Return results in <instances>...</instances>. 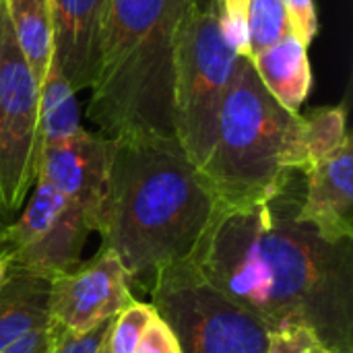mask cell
Segmentation results:
<instances>
[{
	"label": "cell",
	"instance_id": "cell-17",
	"mask_svg": "<svg viewBox=\"0 0 353 353\" xmlns=\"http://www.w3.org/2000/svg\"><path fill=\"white\" fill-rule=\"evenodd\" d=\"M302 120H304V128H302L304 168L325 155H331L345 141L352 139L347 132V110L343 103L316 108L308 114H302Z\"/></svg>",
	"mask_w": 353,
	"mask_h": 353
},
{
	"label": "cell",
	"instance_id": "cell-13",
	"mask_svg": "<svg viewBox=\"0 0 353 353\" xmlns=\"http://www.w3.org/2000/svg\"><path fill=\"white\" fill-rule=\"evenodd\" d=\"M250 64L263 87L279 105L292 114H302V105L312 87V68L308 48L294 33H288L271 48L254 54Z\"/></svg>",
	"mask_w": 353,
	"mask_h": 353
},
{
	"label": "cell",
	"instance_id": "cell-19",
	"mask_svg": "<svg viewBox=\"0 0 353 353\" xmlns=\"http://www.w3.org/2000/svg\"><path fill=\"white\" fill-rule=\"evenodd\" d=\"M155 310L151 304H143L132 300L116 319L112 321L108 333V350L110 353H134L149 323L153 321Z\"/></svg>",
	"mask_w": 353,
	"mask_h": 353
},
{
	"label": "cell",
	"instance_id": "cell-4",
	"mask_svg": "<svg viewBox=\"0 0 353 353\" xmlns=\"http://www.w3.org/2000/svg\"><path fill=\"white\" fill-rule=\"evenodd\" d=\"M302 114L279 105L259 81L250 60L221 103L211 151L199 170L221 207L275 199L304 168Z\"/></svg>",
	"mask_w": 353,
	"mask_h": 353
},
{
	"label": "cell",
	"instance_id": "cell-22",
	"mask_svg": "<svg viewBox=\"0 0 353 353\" xmlns=\"http://www.w3.org/2000/svg\"><path fill=\"white\" fill-rule=\"evenodd\" d=\"M314 337L304 329H285L269 333L265 353H321Z\"/></svg>",
	"mask_w": 353,
	"mask_h": 353
},
{
	"label": "cell",
	"instance_id": "cell-27",
	"mask_svg": "<svg viewBox=\"0 0 353 353\" xmlns=\"http://www.w3.org/2000/svg\"><path fill=\"white\" fill-rule=\"evenodd\" d=\"M99 353H110V350H108V339H105V343H103V347L99 350Z\"/></svg>",
	"mask_w": 353,
	"mask_h": 353
},
{
	"label": "cell",
	"instance_id": "cell-24",
	"mask_svg": "<svg viewBox=\"0 0 353 353\" xmlns=\"http://www.w3.org/2000/svg\"><path fill=\"white\" fill-rule=\"evenodd\" d=\"M54 339H56V335H54L52 325H46V327L21 337L19 341L10 343L0 353H52Z\"/></svg>",
	"mask_w": 353,
	"mask_h": 353
},
{
	"label": "cell",
	"instance_id": "cell-6",
	"mask_svg": "<svg viewBox=\"0 0 353 353\" xmlns=\"http://www.w3.org/2000/svg\"><path fill=\"white\" fill-rule=\"evenodd\" d=\"M149 294L153 310L170 327L182 353L267 350V327L215 290L192 261L161 269L153 277Z\"/></svg>",
	"mask_w": 353,
	"mask_h": 353
},
{
	"label": "cell",
	"instance_id": "cell-9",
	"mask_svg": "<svg viewBox=\"0 0 353 353\" xmlns=\"http://www.w3.org/2000/svg\"><path fill=\"white\" fill-rule=\"evenodd\" d=\"M130 281L120 261L99 250L89 263L50 283V325L56 331L85 333L116 319L130 302Z\"/></svg>",
	"mask_w": 353,
	"mask_h": 353
},
{
	"label": "cell",
	"instance_id": "cell-20",
	"mask_svg": "<svg viewBox=\"0 0 353 353\" xmlns=\"http://www.w3.org/2000/svg\"><path fill=\"white\" fill-rule=\"evenodd\" d=\"M114 321V319H112ZM112 321H105L85 333H68V331H56L54 327V347L52 353H99L103 347Z\"/></svg>",
	"mask_w": 353,
	"mask_h": 353
},
{
	"label": "cell",
	"instance_id": "cell-5",
	"mask_svg": "<svg viewBox=\"0 0 353 353\" xmlns=\"http://www.w3.org/2000/svg\"><path fill=\"white\" fill-rule=\"evenodd\" d=\"M225 37L219 0H188L174 66V130L196 168L207 161L221 103L240 66Z\"/></svg>",
	"mask_w": 353,
	"mask_h": 353
},
{
	"label": "cell",
	"instance_id": "cell-25",
	"mask_svg": "<svg viewBox=\"0 0 353 353\" xmlns=\"http://www.w3.org/2000/svg\"><path fill=\"white\" fill-rule=\"evenodd\" d=\"M14 215L17 213H12L6 205H4V201H2V194H0V236L4 234V230L14 221Z\"/></svg>",
	"mask_w": 353,
	"mask_h": 353
},
{
	"label": "cell",
	"instance_id": "cell-23",
	"mask_svg": "<svg viewBox=\"0 0 353 353\" xmlns=\"http://www.w3.org/2000/svg\"><path fill=\"white\" fill-rule=\"evenodd\" d=\"M134 353H182L180 345L174 337V333L170 331V327L157 316H153V321L149 323L139 347Z\"/></svg>",
	"mask_w": 353,
	"mask_h": 353
},
{
	"label": "cell",
	"instance_id": "cell-8",
	"mask_svg": "<svg viewBox=\"0 0 353 353\" xmlns=\"http://www.w3.org/2000/svg\"><path fill=\"white\" fill-rule=\"evenodd\" d=\"M91 230L87 213L50 184L35 180L23 213L0 236L10 267L54 279L77 269Z\"/></svg>",
	"mask_w": 353,
	"mask_h": 353
},
{
	"label": "cell",
	"instance_id": "cell-2",
	"mask_svg": "<svg viewBox=\"0 0 353 353\" xmlns=\"http://www.w3.org/2000/svg\"><path fill=\"white\" fill-rule=\"evenodd\" d=\"M215 209V194L176 137L118 139L95 230L99 250L149 290L161 269L190 261Z\"/></svg>",
	"mask_w": 353,
	"mask_h": 353
},
{
	"label": "cell",
	"instance_id": "cell-7",
	"mask_svg": "<svg viewBox=\"0 0 353 353\" xmlns=\"http://www.w3.org/2000/svg\"><path fill=\"white\" fill-rule=\"evenodd\" d=\"M39 83L12 37L0 0V194L17 213L37 180Z\"/></svg>",
	"mask_w": 353,
	"mask_h": 353
},
{
	"label": "cell",
	"instance_id": "cell-21",
	"mask_svg": "<svg viewBox=\"0 0 353 353\" xmlns=\"http://www.w3.org/2000/svg\"><path fill=\"white\" fill-rule=\"evenodd\" d=\"M290 31L308 48L319 33V17L314 0H283Z\"/></svg>",
	"mask_w": 353,
	"mask_h": 353
},
{
	"label": "cell",
	"instance_id": "cell-28",
	"mask_svg": "<svg viewBox=\"0 0 353 353\" xmlns=\"http://www.w3.org/2000/svg\"><path fill=\"white\" fill-rule=\"evenodd\" d=\"M321 353H325V352H321Z\"/></svg>",
	"mask_w": 353,
	"mask_h": 353
},
{
	"label": "cell",
	"instance_id": "cell-16",
	"mask_svg": "<svg viewBox=\"0 0 353 353\" xmlns=\"http://www.w3.org/2000/svg\"><path fill=\"white\" fill-rule=\"evenodd\" d=\"M77 91L52 60L43 81L39 83V141L41 147L62 143L81 130Z\"/></svg>",
	"mask_w": 353,
	"mask_h": 353
},
{
	"label": "cell",
	"instance_id": "cell-18",
	"mask_svg": "<svg viewBox=\"0 0 353 353\" xmlns=\"http://www.w3.org/2000/svg\"><path fill=\"white\" fill-rule=\"evenodd\" d=\"M246 33L250 58L292 33L283 0H250L246 12Z\"/></svg>",
	"mask_w": 353,
	"mask_h": 353
},
{
	"label": "cell",
	"instance_id": "cell-11",
	"mask_svg": "<svg viewBox=\"0 0 353 353\" xmlns=\"http://www.w3.org/2000/svg\"><path fill=\"white\" fill-rule=\"evenodd\" d=\"M304 190L298 219L314 228L329 242L353 240V145L308 163L302 172Z\"/></svg>",
	"mask_w": 353,
	"mask_h": 353
},
{
	"label": "cell",
	"instance_id": "cell-12",
	"mask_svg": "<svg viewBox=\"0 0 353 353\" xmlns=\"http://www.w3.org/2000/svg\"><path fill=\"white\" fill-rule=\"evenodd\" d=\"M110 0H52L54 60L70 87L89 89L95 77Z\"/></svg>",
	"mask_w": 353,
	"mask_h": 353
},
{
	"label": "cell",
	"instance_id": "cell-26",
	"mask_svg": "<svg viewBox=\"0 0 353 353\" xmlns=\"http://www.w3.org/2000/svg\"><path fill=\"white\" fill-rule=\"evenodd\" d=\"M8 269H10V265H8V261L0 254V283H2V279L6 277V273H8Z\"/></svg>",
	"mask_w": 353,
	"mask_h": 353
},
{
	"label": "cell",
	"instance_id": "cell-15",
	"mask_svg": "<svg viewBox=\"0 0 353 353\" xmlns=\"http://www.w3.org/2000/svg\"><path fill=\"white\" fill-rule=\"evenodd\" d=\"M4 10L17 48L41 83L54 60L52 0H4Z\"/></svg>",
	"mask_w": 353,
	"mask_h": 353
},
{
	"label": "cell",
	"instance_id": "cell-10",
	"mask_svg": "<svg viewBox=\"0 0 353 353\" xmlns=\"http://www.w3.org/2000/svg\"><path fill=\"white\" fill-rule=\"evenodd\" d=\"M114 141L81 128L70 139L41 147L37 180L50 184L60 194L77 203L97 230L101 203L108 188Z\"/></svg>",
	"mask_w": 353,
	"mask_h": 353
},
{
	"label": "cell",
	"instance_id": "cell-3",
	"mask_svg": "<svg viewBox=\"0 0 353 353\" xmlns=\"http://www.w3.org/2000/svg\"><path fill=\"white\" fill-rule=\"evenodd\" d=\"M188 0H110L87 116L118 141L176 137V43Z\"/></svg>",
	"mask_w": 353,
	"mask_h": 353
},
{
	"label": "cell",
	"instance_id": "cell-1",
	"mask_svg": "<svg viewBox=\"0 0 353 353\" xmlns=\"http://www.w3.org/2000/svg\"><path fill=\"white\" fill-rule=\"evenodd\" d=\"M296 176L271 201L217 205L190 261L269 333L304 329L325 353H353V240L298 219Z\"/></svg>",
	"mask_w": 353,
	"mask_h": 353
},
{
	"label": "cell",
	"instance_id": "cell-14",
	"mask_svg": "<svg viewBox=\"0 0 353 353\" xmlns=\"http://www.w3.org/2000/svg\"><path fill=\"white\" fill-rule=\"evenodd\" d=\"M50 283L19 267L8 269L0 283V352L50 325Z\"/></svg>",
	"mask_w": 353,
	"mask_h": 353
}]
</instances>
